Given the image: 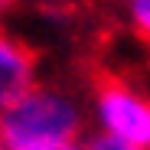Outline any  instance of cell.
Here are the masks:
<instances>
[{
    "instance_id": "cell-1",
    "label": "cell",
    "mask_w": 150,
    "mask_h": 150,
    "mask_svg": "<svg viewBox=\"0 0 150 150\" xmlns=\"http://www.w3.org/2000/svg\"><path fill=\"white\" fill-rule=\"evenodd\" d=\"M79 140V111L69 98L30 88L4 111V147L16 150H62Z\"/></svg>"
},
{
    "instance_id": "cell-2",
    "label": "cell",
    "mask_w": 150,
    "mask_h": 150,
    "mask_svg": "<svg viewBox=\"0 0 150 150\" xmlns=\"http://www.w3.org/2000/svg\"><path fill=\"white\" fill-rule=\"evenodd\" d=\"M95 101L98 117L105 131L111 134V147H150V101L137 95L121 75H111L105 69H95Z\"/></svg>"
},
{
    "instance_id": "cell-3",
    "label": "cell",
    "mask_w": 150,
    "mask_h": 150,
    "mask_svg": "<svg viewBox=\"0 0 150 150\" xmlns=\"http://www.w3.org/2000/svg\"><path fill=\"white\" fill-rule=\"evenodd\" d=\"M0 65H4V108L13 105L16 98H23L33 88V65L36 56L30 52L20 39H4L0 46Z\"/></svg>"
},
{
    "instance_id": "cell-4",
    "label": "cell",
    "mask_w": 150,
    "mask_h": 150,
    "mask_svg": "<svg viewBox=\"0 0 150 150\" xmlns=\"http://www.w3.org/2000/svg\"><path fill=\"white\" fill-rule=\"evenodd\" d=\"M131 20L144 42H150V0H131Z\"/></svg>"
}]
</instances>
